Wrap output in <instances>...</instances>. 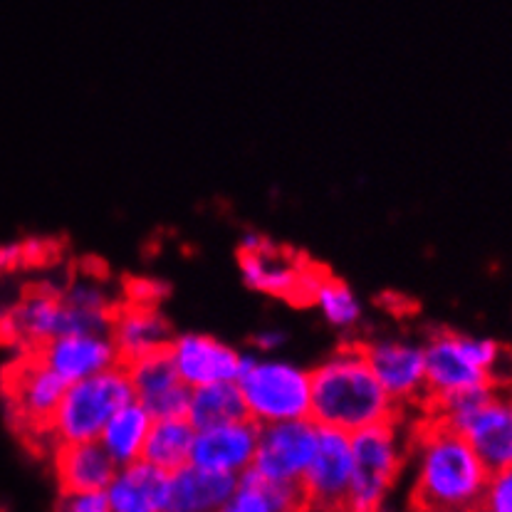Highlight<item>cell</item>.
Instances as JSON below:
<instances>
[{
  "label": "cell",
  "mask_w": 512,
  "mask_h": 512,
  "mask_svg": "<svg viewBox=\"0 0 512 512\" xmlns=\"http://www.w3.org/2000/svg\"><path fill=\"white\" fill-rule=\"evenodd\" d=\"M411 458L421 512H475L490 470L461 433L433 416L416 431Z\"/></svg>",
  "instance_id": "cell-1"
},
{
  "label": "cell",
  "mask_w": 512,
  "mask_h": 512,
  "mask_svg": "<svg viewBox=\"0 0 512 512\" xmlns=\"http://www.w3.org/2000/svg\"><path fill=\"white\" fill-rule=\"evenodd\" d=\"M310 416L320 426L354 433L399 419L401 409L379 384L362 344H342L310 372Z\"/></svg>",
  "instance_id": "cell-2"
},
{
  "label": "cell",
  "mask_w": 512,
  "mask_h": 512,
  "mask_svg": "<svg viewBox=\"0 0 512 512\" xmlns=\"http://www.w3.org/2000/svg\"><path fill=\"white\" fill-rule=\"evenodd\" d=\"M426 401L431 406L495 386L503 349L495 339L461 332H436L426 344Z\"/></svg>",
  "instance_id": "cell-3"
},
{
  "label": "cell",
  "mask_w": 512,
  "mask_h": 512,
  "mask_svg": "<svg viewBox=\"0 0 512 512\" xmlns=\"http://www.w3.org/2000/svg\"><path fill=\"white\" fill-rule=\"evenodd\" d=\"M235 384L243 396L245 414L258 426L310 416V372L290 359L263 352L243 354Z\"/></svg>",
  "instance_id": "cell-4"
},
{
  "label": "cell",
  "mask_w": 512,
  "mask_h": 512,
  "mask_svg": "<svg viewBox=\"0 0 512 512\" xmlns=\"http://www.w3.org/2000/svg\"><path fill=\"white\" fill-rule=\"evenodd\" d=\"M129 401H134V391L124 364L72 381L52 416L50 443L65 446V443L97 441L104 423Z\"/></svg>",
  "instance_id": "cell-5"
},
{
  "label": "cell",
  "mask_w": 512,
  "mask_h": 512,
  "mask_svg": "<svg viewBox=\"0 0 512 512\" xmlns=\"http://www.w3.org/2000/svg\"><path fill=\"white\" fill-rule=\"evenodd\" d=\"M433 414L466 438L490 473L512 466V391L488 386L433 406Z\"/></svg>",
  "instance_id": "cell-6"
},
{
  "label": "cell",
  "mask_w": 512,
  "mask_h": 512,
  "mask_svg": "<svg viewBox=\"0 0 512 512\" xmlns=\"http://www.w3.org/2000/svg\"><path fill=\"white\" fill-rule=\"evenodd\" d=\"M349 438L354 473L344 512H379L406 463L399 419L367 426L349 433Z\"/></svg>",
  "instance_id": "cell-7"
},
{
  "label": "cell",
  "mask_w": 512,
  "mask_h": 512,
  "mask_svg": "<svg viewBox=\"0 0 512 512\" xmlns=\"http://www.w3.org/2000/svg\"><path fill=\"white\" fill-rule=\"evenodd\" d=\"M240 275L250 290L310 302L312 287L322 270L307 265L300 255L273 245L260 233H245L240 240Z\"/></svg>",
  "instance_id": "cell-8"
},
{
  "label": "cell",
  "mask_w": 512,
  "mask_h": 512,
  "mask_svg": "<svg viewBox=\"0 0 512 512\" xmlns=\"http://www.w3.org/2000/svg\"><path fill=\"white\" fill-rule=\"evenodd\" d=\"M322 426L312 416L292 421L265 423L258 433V448L253 458V473L263 475L265 480L282 485H297L300 488L312 458H315L317 443H320Z\"/></svg>",
  "instance_id": "cell-9"
},
{
  "label": "cell",
  "mask_w": 512,
  "mask_h": 512,
  "mask_svg": "<svg viewBox=\"0 0 512 512\" xmlns=\"http://www.w3.org/2000/svg\"><path fill=\"white\" fill-rule=\"evenodd\" d=\"M352 438L337 428L320 431L315 458L302 478L300 490L305 495L307 508L339 512L347 508L349 488H352Z\"/></svg>",
  "instance_id": "cell-10"
},
{
  "label": "cell",
  "mask_w": 512,
  "mask_h": 512,
  "mask_svg": "<svg viewBox=\"0 0 512 512\" xmlns=\"http://www.w3.org/2000/svg\"><path fill=\"white\" fill-rule=\"evenodd\" d=\"M372 372L394 404L426 401V354L423 344L404 337H381L362 344Z\"/></svg>",
  "instance_id": "cell-11"
},
{
  "label": "cell",
  "mask_w": 512,
  "mask_h": 512,
  "mask_svg": "<svg viewBox=\"0 0 512 512\" xmlns=\"http://www.w3.org/2000/svg\"><path fill=\"white\" fill-rule=\"evenodd\" d=\"M8 389L15 419L50 441V423L67 389L65 381L45 367L38 354L30 352L10 372Z\"/></svg>",
  "instance_id": "cell-12"
},
{
  "label": "cell",
  "mask_w": 512,
  "mask_h": 512,
  "mask_svg": "<svg viewBox=\"0 0 512 512\" xmlns=\"http://www.w3.org/2000/svg\"><path fill=\"white\" fill-rule=\"evenodd\" d=\"M171 364L188 389L235 381L243 354L223 339L201 332L174 334L166 344Z\"/></svg>",
  "instance_id": "cell-13"
},
{
  "label": "cell",
  "mask_w": 512,
  "mask_h": 512,
  "mask_svg": "<svg viewBox=\"0 0 512 512\" xmlns=\"http://www.w3.org/2000/svg\"><path fill=\"white\" fill-rule=\"evenodd\" d=\"M45 367L60 376L65 384L87 379L122 364L112 334L109 332H72L50 339L33 349Z\"/></svg>",
  "instance_id": "cell-14"
},
{
  "label": "cell",
  "mask_w": 512,
  "mask_h": 512,
  "mask_svg": "<svg viewBox=\"0 0 512 512\" xmlns=\"http://www.w3.org/2000/svg\"><path fill=\"white\" fill-rule=\"evenodd\" d=\"M260 426L253 419H235L216 426L198 428L193 438L191 463L240 478L253 468Z\"/></svg>",
  "instance_id": "cell-15"
},
{
  "label": "cell",
  "mask_w": 512,
  "mask_h": 512,
  "mask_svg": "<svg viewBox=\"0 0 512 512\" xmlns=\"http://www.w3.org/2000/svg\"><path fill=\"white\" fill-rule=\"evenodd\" d=\"M129 381H132L134 401H139L151 419H171V416H186L188 386L176 374L166 349L144 354V357L124 362Z\"/></svg>",
  "instance_id": "cell-16"
},
{
  "label": "cell",
  "mask_w": 512,
  "mask_h": 512,
  "mask_svg": "<svg viewBox=\"0 0 512 512\" xmlns=\"http://www.w3.org/2000/svg\"><path fill=\"white\" fill-rule=\"evenodd\" d=\"M112 512H166L169 510V473L144 458L117 466L104 488Z\"/></svg>",
  "instance_id": "cell-17"
},
{
  "label": "cell",
  "mask_w": 512,
  "mask_h": 512,
  "mask_svg": "<svg viewBox=\"0 0 512 512\" xmlns=\"http://www.w3.org/2000/svg\"><path fill=\"white\" fill-rule=\"evenodd\" d=\"M109 334H112L114 344H117L122 364L144 357V354L161 352L171 342V337H174L159 307L151 305L149 300H141V297L129 302V305L117 307L112 325H109Z\"/></svg>",
  "instance_id": "cell-18"
},
{
  "label": "cell",
  "mask_w": 512,
  "mask_h": 512,
  "mask_svg": "<svg viewBox=\"0 0 512 512\" xmlns=\"http://www.w3.org/2000/svg\"><path fill=\"white\" fill-rule=\"evenodd\" d=\"M10 329H13L15 337L38 349L40 344L62 337V334L82 332V325L75 312L70 310V305L62 300V295L40 290L25 297L15 307L13 317H10Z\"/></svg>",
  "instance_id": "cell-19"
},
{
  "label": "cell",
  "mask_w": 512,
  "mask_h": 512,
  "mask_svg": "<svg viewBox=\"0 0 512 512\" xmlns=\"http://www.w3.org/2000/svg\"><path fill=\"white\" fill-rule=\"evenodd\" d=\"M117 463L99 441L55 446V475L62 493H104Z\"/></svg>",
  "instance_id": "cell-20"
},
{
  "label": "cell",
  "mask_w": 512,
  "mask_h": 512,
  "mask_svg": "<svg viewBox=\"0 0 512 512\" xmlns=\"http://www.w3.org/2000/svg\"><path fill=\"white\" fill-rule=\"evenodd\" d=\"M235 480L238 478H233V475L186 463V466L169 473V510L218 512L221 505L231 498Z\"/></svg>",
  "instance_id": "cell-21"
},
{
  "label": "cell",
  "mask_w": 512,
  "mask_h": 512,
  "mask_svg": "<svg viewBox=\"0 0 512 512\" xmlns=\"http://www.w3.org/2000/svg\"><path fill=\"white\" fill-rule=\"evenodd\" d=\"M305 508V495L297 485L273 483L248 470L235 480L231 498L218 512H302Z\"/></svg>",
  "instance_id": "cell-22"
},
{
  "label": "cell",
  "mask_w": 512,
  "mask_h": 512,
  "mask_svg": "<svg viewBox=\"0 0 512 512\" xmlns=\"http://www.w3.org/2000/svg\"><path fill=\"white\" fill-rule=\"evenodd\" d=\"M151 414L139 404V401H129L127 406L117 411L107 423H104L102 433H99V446L109 453L117 466H127V463L139 461L144 456V443L151 428Z\"/></svg>",
  "instance_id": "cell-23"
},
{
  "label": "cell",
  "mask_w": 512,
  "mask_h": 512,
  "mask_svg": "<svg viewBox=\"0 0 512 512\" xmlns=\"http://www.w3.org/2000/svg\"><path fill=\"white\" fill-rule=\"evenodd\" d=\"M193 438H196V428L191 426L186 416L154 419L141 458L151 466L166 470V473H174V470L191 463Z\"/></svg>",
  "instance_id": "cell-24"
},
{
  "label": "cell",
  "mask_w": 512,
  "mask_h": 512,
  "mask_svg": "<svg viewBox=\"0 0 512 512\" xmlns=\"http://www.w3.org/2000/svg\"><path fill=\"white\" fill-rule=\"evenodd\" d=\"M245 404L235 381H221V384L198 386L188 391L186 419L191 426L208 428L216 423H226L235 419H245Z\"/></svg>",
  "instance_id": "cell-25"
},
{
  "label": "cell",
  "mask_w": 512,
  "mask_h": 512,
  "mask_svg": "<svg viewBox=\"0 0 512 512\" xmlns=\"http://www.w3.org/2000/svg\"><path fill=\"white\" fill-rule=\"evenodd\" d=\"M310 302L320 310L327 325L342 329V332L354 329L359 325V320H362V300L357 297V292L344 280L332 278L327 273H322L317 278L315 287H312Z\"/></svg>",
  "instance_id": "cell-26"
},
{
  "label": "cell",
  "mask_w": 512,
  "mask_h": 512,
  "mask_svg": "<svg viewBox=\"0 0 512 512\" xmlns=\"http://www.w3.org/2000/svg\"><path fill=\"white\" fill-rule=\"evenodd\" d=\"M475 512H512V466L490 473Z\"/></svg>",
  "instance_id": "cell-27"
},
{
  "label": "cell",
  "mask_w": 512,
  "mask_h": 512,
  "mask_svg": "<svg viewBox=\"0 0 512 512\" xmlns=\"http://www.w3.org/2000/svg\"><path fill=\"white\" fill-rule=\"evenodd\" d=\"M57 512H112L104 493H65Z\"/></svg>",
  "instance_id": "cell-28"
},
{
  "label": "cell",
  "mask_w": 512,
  "mask_h": 512,
  "mask_svg": "<svg viewBox=\"0 0 512 512\" xmlns=\"http://www.w3.org/2000/svg\"><path fill=\"white\" fill-rule=\"evenodd\" d=\"M285 342V334L280 329H263V332L255 337V352L263 354H275V349Z\"/></svg>",
  "instance_id": "cell-29"
},
{
  "label": "cell",
  "mask_w": 512,
  "mask_h": 512,
  "mask_svg": "<svg viewBox=\"0 0 512 512\" xmlns=\"http://www.w3.org/2000/svg\"><path fill=\"white\" fill-rule=\"evenodd\" d=\"M15 255H18V250L15 248H0V268H8V265L15 260Z\"/></svg>",
  "instance_id": "cell-30"
},
{
  "label": "cell",
  "mask_w": 512,
  "mask_h": 512,
  "mask_svg": "<svg viewBox=\"0 0 512 512\" xmlns=\"http://www.w3.org/2000/svg\"><path fill=\"white\" fill-rule=\"evenodd\" d=\"M166 512H179V510H166Z\"/></svg>",
  "instance_id": "cell-31"
}]
</instances>
